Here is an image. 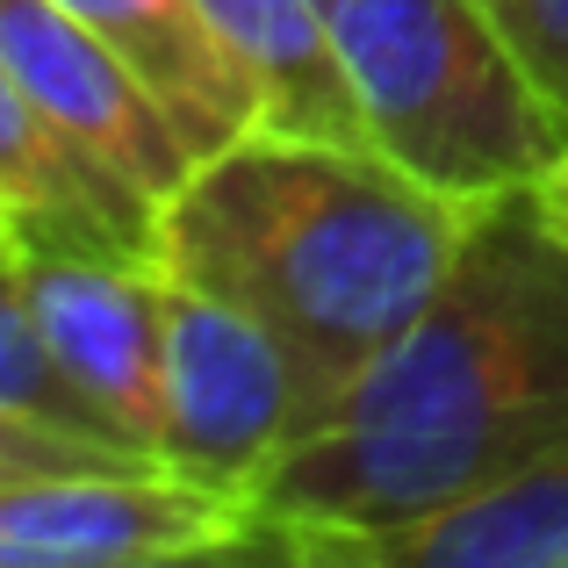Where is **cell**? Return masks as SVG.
I'll return each mask as SVG.
<instances>
[{
    "mask_svg": "<svg viewBox=\"0 0 568 568\" xmlns=\"http://www.w3.org/2000/svg\"><path fill=\"white\" fill-rule=\"evenodd\" d=\"M532 194H540V209L568 231V138H561V152L540 166V181H532Z\"/></svg>",
    "mask_w": 568,
    "mask_h": 568,
    "instance_id": "13",
    "label": "cell"
},
{
    "mask_svg": "<svg viewBox=\"0 0 568 568\" xmlns=\"http://www.w3.org/2000/svg\"><path fill=\"white\" fill-rule=\"evenodd\" d=\"M58 8L159 87V101L202 159L260 130V87H252L245 58L216 37L202 0H58Z\"/></svg>",
    "mask_w": 568,
    "mask_h": 568,
    "instance_id": "9",
    "label": "cell"
},
{
    "mask_svg": "<svg viewBox=\"0 0 568 568\" xmlns=\"http://www.w3.org/2000/svg\"><path fill=\"white\" fill-rule=\"evenodd\" d=\"M0 281L37 317L51 361L87 388V403L123 439L159 454V353H166V274H159V260L8 245Z\"/></svg>",
    "mask_w": 568,
    "mask_h": 568,
    "instance_id": "7",
    "label": "cell"
},
{
    "mask_svg": "<svg viewBox=\"0 0 568 568\" xmlns=\"http://www.w3.org/2000/svg\"><path fill=\"white\" fill-rule=\"evenodd\" d=\"M303 425L310 382L288 338L266 332L252 310L166 274V353H159V454H166V468L209 489H231V497H252Z\"/></svg>",
    "mask_w": 568,
    "mask_h": 568,
    "instance_id": "4",
    "label": "cell"
},
{
    "mask_svg": "<svg viewBox=\"0 0 568 568\" xmlns=\"http://www.w3.org/2000/svg\"><path fill=\"white\" fill-rule=\"evenodd\" d=\"M568 454V231L532 187L475 202L439 295L245 497L252 561L346 547L483 504Z\"/></svg>",
    "mask_w": 568,
    "mask_h": 568,
    "instance_id": "1",
    "label": "cell"
},
{
    "mask_svg": "<svg viewBox=\"0 0 568 568\" xmlns=\"http://www.w3.org/2000/svg\"><path fill=\"white\" fill-rule=\"evenodd\" d=\"M367 144L454 202L532 187L568 123L483 0H317Z\"/></svg>",
    "mask_w": 568,
    "mask_h": 568,
    "instance_id": "3",
    "label": "cell"
},
{
    "mask_svg": "<svg viewBox=\"0 0 568 568\" xmlns=\"http://www.w3.org/2000/svg\"><path fill=\"white\" fill-rule=\"evenodd\" d=\"M202 14L245 58L252 87H260V130L367 144L361 101L346 87V65L332 51L317 0H202Z\"/></svg>",
    "mask_w": 568,
    "mask_h": 568,
    "instance_id": "10",
    "label": "cell"
},
{
    "mask_svg": "<svg viewBox=\"0 0 568 568\" xmlns=\"http://www.w3.org/2000/svg\"><path fill=\"white\" fill-rule=\"evenodd\" d=\"M468 216L375 144L245 130L166 202L159 266L288 338L317 417L439 295Z\"/></svg>",
    "mask_w": 568,
    "mask_h": 568,
    "instance_id": "2",
    "label": "cell"
},
{
    "mask_svg": "<svg viewBox=\"0 0 568 568\" xmlns=\"http://www.w3.org/2000/svg\"><path fill=\"white\" fill-rule=\"evenodd\" d=\"M0 561L8 568H173L252 561V511L231 489L166 468L0 475Z\"/></svg>",
    "mask_w": 568,
    "mask_h": 568,
    "instance_id": "5",
    "label": "cell"
},
{
    "mask_svg": "<svg viewBox=\"0 0 568 568\" xmlns=\"http://www.w3.org/2000/svg\"><path fill=\"white\" fill-rule=\"evenodd\" d=\"M0 80L22 87L80 152H94L159 209L202 166L159 87L87 22H72L58 0H0Z\"/></svg>",
    "mask_w": 568,
    "mask_h": 568,
    "instance_id": "6",
    "label": "cell"
},
{
    "mask_svg": "<svg viewBox=\"0 0 568 568\" xmlns=\"http://www.w3.org/2000/svg\"><path fill=\"white\" fill-rule=\"evenodd\" d=\"M332 568H568V454L483 504L346 547Z\"/></svg>",
    "mask_w": 568,
    "mask_h": 568,
    "instance_id": "11",
    "label": "cell"
},
{
    "mask_svg": "<svg viewBox=\"0 0 568 568\" xmlns=\"http://www.w3.org/2000/svg\"><path fill=\"white\" fill-rule=\"evenodd\" d=\"M166 209L65 138L22 87L0 80V245L159 260Z\"/></svg>",
    "mask_w": 568,
    "mask_h": 568,
    "instance_id": "8",
    "label": "cell"
},
{
    "mask_svg": "<svg viewBox=\"0 0 568 568\" xmlns=\"http://www.w3.org/2000/svg\"><path fill=\"white\" fill-rule=\"evenodd\" d=\"M483 8L518 51V65L532 72V87L568 123V0H483Z\"/></svg>",
    "mask_w": 568,
    "mask_h": 568,
    "instance_id": "12",
    "label": "cell"
}]
</instances>
